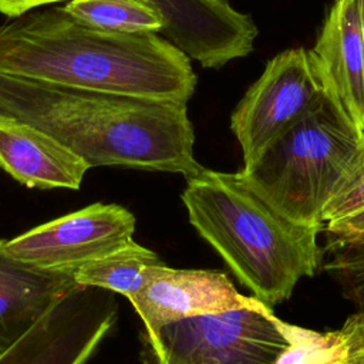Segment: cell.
Listing matches in <instances>:
<instances>
[{
	"mask_svg": "<svg viewBox=\"0 0 364 364\" xmlns=\"http://www.w3.org/2000/svg\"><path fill=\"white\" fill-rule=\"evenodd\" d=\"M181 199L191 225L255 297L273 307L321 263V229L299 225L262 199L240 172L202 168L185 178Z\"/></svg>",
	"mask_w": 364,
	"mask_h": 364,
	"instance_id": "obj_3",
	"label": "cell"
},
{
	"mask_svg": "<svg viewBox=\"0 0 364 364\" xmlns=\"http://www.w3.org/2000/svg\"><path fill=\"white\" fill-rule=\"evenodd\" d=\"M323 270L331 274L358 311H364V210L323 226Z\"/></svg>",
	"mask_w": 364,
	"mask_h": 364,
	"instance_id": "obj_14",
	"label": "cell"
},
{
	"mask_svg": "<svg viewBox=\"0 0 364 364\" xmlns=\"http://www.w3.org/2000/svg\"><path fill=\"white\" fill-rule=\"evenodd\" d=\"M91 166L57 138L0 114V169L30 189L78 191Z\"/></svg>",
	"mask_w": 364,
	"mask_h": 364,
	"instance_id": "obj_12",
	"label": "cell"
},
{
	"mask_svg": "<svg viewBox=\"0 0 364 364\" xmlns=\"http://www.w3.org/2000/svg\"><path fill=\"white\" fill-rule=\"evenodd\" d=\"M64 10L77 21L112 33H158L165 23L148 0H68Z\"/></svg>",
	"mask_w": 364,
	"mask_h": 364,
	"instance_id": "obj_17",
	"label": "cell"
},
{
	"mask_svg": "<svg viewBox=\"0 0 364 364\" xmlns=\"http://www.w3.org/2000/svg\"><path fill=\"white\" fill-rule=\"evenodd\" d=\"M363 139L323 97L239 172L279 213L299 225L323 229V209Z\"/></svg>",
	"mask_w": 364,
	"mask_h": 364,
	"instance_id": "obj_4",
	"label": "cell"
},
{
	"mask_svg": "<svg viewBox=\"0 0 364 364\" xmlns=\"http://www.w3.org/2000/svg\"><path fill=\"white\" fill-rule=\"evenodd\" d=\"M134 232L135 216L127 208L97 202L4 240V249L33 266L74 270L124 247Z\"/></svg>",
	"mask_w": 364,
	"mask_h": 364,
	"instance_id": "obj_7",
	"label": "cell"
},
{
	"mask_svg": "<svg viewBox=\"0 0 364 364\" xmlns=\"http://www.w3.org/2000/svg\"><path fill=\"white\" fill-rule=\"evenodd\" d=\"M164 17L162 36L205 68L246 57L259 30L230 0H148Z\"/></svg>",
	"mask_w": 364,
	"mask_h": 364,
	"instance_id": "obj_9",
	"label": "cell"
},
{
	"mask_svg": "<svg viewBox=\"0 0 364 364\" xmlns=\"http://www.w3.org/2000/svg\"><path fill=\"white\" fill-rule=\"evenodd\" d=\"M68 0H0V14L6 16L7 18H17L38 7H47Z\"/></svg>",
	"mask_w": 364,
	"mask_h": 364,
	"instance_id": "obj_19",
	"label": "cell"
},
{
	"mask_svg": "<svg viewBox=\"0 0 364 364\" xmlns=\"http://www.w3.org/2000/svg\"><path fill=\"white\" fill-rule=\"evenodd\" d=\"M77 287L73 270L21 262L6 252L0 239V351L18 341Z\"/></svg>",
	"mask_w": 364,
	"mask_h": 364,
	"instance_id": "obj_13",
	"label": "cell"
},
{
	"mask_svg": "<svg viewBox=\"0 0 364 364\" xmlns=\"http://www.w3.org/2000/svg\"><path fill=\"white\" fill-rule=\"evenodd\" d=\"M0 114L38 127L91 168L195 175L186 104L64 88L0 74Z\"/></svg>",
	"mask_w": 364,
	"mask_h": 364,
	"instance_id": "obj_2",
	"label": "cell"
},
{
	"mask_svg": "<svg viewBox=\"0 0 364 364\" xmlns=\"http://www.w3.org/2000/svg\"><path fill=\"white\" fill-rule=\"evenodd\" d=\"M128 300L151 334L168 323L249 307L257 299L240 294L223 272L172 269L161 262L146 267L142 286Z\"/></svg>",
	"mask_w": 364,
	"mask_h": 364,
	"instance_id": "obj_10",
	"label": "cell"
},
{
	"mask_svg": "<svg viewBox=\"0 0 364 364\" xmlns=\"http://www.w3.org/2000/svg\"><path fill=\"white\" fill-rule=\"evenodd\" d=\"M364 210V139L321 213L323 226Z\"/></svg>",
	"mask_w": 364,
	"mask_h": 364,
	"instance_id": "obj_18",
	"label": "cell"
},
{
	"mask_svg": "<svg viewBox=\"0 0 364 364\" xmlns=\"http://www.w3.org/2000/svg\"><path fill=\"white\" fill-rule=\"evenodd\" d=\"M282 318L260 300L185 317L148 334L158 364H274L290 346Z\"/></svg>",
	"mask_w": 364,
	"mask_h": 364,
	"instance_id": "obj_5",
	"label": "cell"
},
{
	"mask_svg": "<svg viewBox=\"0 0 364 364\" xmlns=\"http://www.w3.org/2000/svg\"><path fill=\"white\" fill-rule=\"evenodd\" d=\"M290 346L274 364H340L364 350V311L347 317L338 330L316 331L280 321Z\"/></svg>",
	"mask_w": 364,
	"mask_h": 364,
	"instance_id": "obj_15",
	"label": "cell"
},
{
	"mask_svg": "<svg viewBox=\"0 0 364 364\" xmlns=\"http://www.w3.org/2000/svg\"><path fill=\"white\" fill-rule=\"evenodd\" d=\"M0 74L182 104L198 82L191 58L164 36L88 27L60 4L0 24Z\"/></svg>",
	"mask_w": 364,
	"mask_h": 364,
	"instance_id": "obj_1",
	"label": "cell"
},
{
	"mask_svg": "<svg viewBox=\"0 0 364 364\" xmlns=\"http://www.w3.org/2000/svg\"><path fill=\"white\" fill-rule=\"evenodd\" d=\"M323 97L309 50L296 47L274 55L230 115V129L242 151V168L252 165Z\"/></svg>",
	"mask_w": 364,
	"mask_h": 364,
	"instance_id": "obj_6",
	"label": "cell"
},
{
	"mask_svg": "<svg viewBox=\"0 0 364 364\" xmlns=\"http://www.w3.org/2000/svg\"><path fill=\"white\" fill-rule=\"evenodd\" d=\"M357 1V10H358V18H360V28L363 34L364 41V0H355Z\"/></svg>",
	"mask_w": 364,
	"mask_h": 364,
	"instance_id": "obj_21",
	"label": "cell"
},
{
	"mask_svg": "<svg viewBox=\"0 0 364 364\" xmlns=\"http://www.w3.org/2000/svg\"><path fill=\"white\" fill-rule=\"evenodd\" d=\"M156 263L161 260L154 250L132 240L101 259L78 266L73 274L78 286L98 287L129 299L142 286L146 267Z\"/></svg>",
	"mask_w": 364,
	"mask_h": 364,
	"instance_id": "obj_16",
	"label": "cell"
},
{
	"mask_svg": "<svg viewBox=\"0 0 364 364\" xmlns=\"http://www.w3.org/2000/svg\"><path fill=\"white\" fill-rule=\"evenodd\" d=\"M340 364H364V350L354 353L353 355H350L348 358H346Z\"/></svg>",
	"mask_w": 364,
	"mask_h": 364,
	"instance_id": "obj_20",
	"label": "cell"
},
{
	"mask_svg": "<svg viewBox=\"0 0 364 364\" xmlns=\"http://www.w3.org/2000/svg\"><path fill=\"white\" fill-rule=\"evenodd\" d=\"M117 320L112 291L78 286L0 351V364H85Z\"/></svg>",
	"mask_w": 364,
	"mask_h": 364,
	"instance_id": "obj_8",
	"label": "cell"
},
{
	"mask_svg": "<svg viewBox=\"0 0 364 364\" xmlns=\"http://www.w3.org/2000/svg\"><path fill=\"white\" fill-rule=\"evenodd\" d=\"M309 57L323 95L364 138V41L355 0H333Z\"/></svg>",
	"mask_w": 364,
	"mask_h": 364,
	"instance_id": "obj_11",
	"label": "cell"
}]
</instances>
